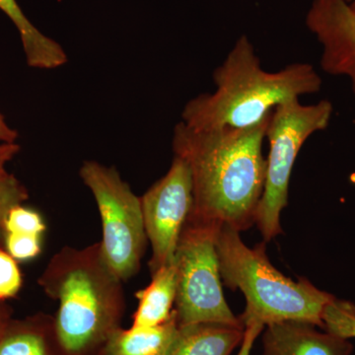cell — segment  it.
Returning <instances> with one entry per match:
<instances>
[{
	"mask_svg": "<svg viewBox=\"0 0 355 355\" xmlns=\"http://www.w3.org/2000/svg\"><path fill=\"white\" fill-rule=\"evenodd\" d=\"M7 253L15 261H29L39 256L42 251V236L6 233Z\"/></svg>",
	"mask_w": 355,
	"mask_h": 355,
	"instance_id": "obj_20",
	"label": "cell"
},
{
	"mask_svg": "<svg viewBox=\"0 0 355 355\" xmlns=\"http://www.w3.org/2000/svg\"><path fill=\"white\" fill-rule=\"evenodd\" d=\"M43 217L38 211L23 205H18L9 210L3 222V232L15 234L42 236L46 231Z\"/></svg>",
	"mask_w": 355,
	"mask_h": 355,
	"instance_id": "obj_17",
	"label": "cell"
},
{
	"mask_svg": "<svg viewBox=\"0 0 355 355\" xmlns=\"http://www.w3.org/2000/svg\"><path fill=\"white\" fill-rule=\"evenodd\" d=\"M349 7L352 9V11L355 12V0H352V1L349 2Z\"/></svg>",
	"mask_w": 355,
	"mask_h": 355,
	"instance_id": "obj_25",
	"label": "cell"
},
{
	"mask_svg": "<svg viewBox=\"0 0 355 355\" xmlns=\"http://www.w3.org/2000/svg\"><path fill=\"white\" fill-rule=\"evenodd\" d=\"M22 284V273L17 261L0 248V301L17 295Z\"/></svg>",
	"mask_w": 355,
	"mask_h": 355,
	"instance_id": "obj_18",
	"label": "cell"
},
{
	"mask_svg": "<svg viewBox=\"0 0 355 355\" xmlns=\"http://www.w3.org/2000/svg\"><path fill=\"white\" fill-rule=\"evenodd\" d=\"M324 330L329 333L355 340V305L336 297L327 305L323 314Z\"/></svg>",
	"mask_w": 355,
	"mask_h": 355,
	"instance_id": "obj_16",
	"label": "cell"
},
{
	"mask_svg": "<svg viewBox=\"0 0 355 355\" xmlns=\"http://www.w3.org/2000/svg\"><path fill=\"white\" fill-rule=\"evenodd\" d=\"M0 355H67L55 334L53 317L37 314L9 322L0 334Z\"/></svg>",
	"mask_w": 355,
	"mask_h": 355,
	"instance_id": "obj_11",
	"label": "cell"
},
{
	"mask_svg": "<svg viewBox=\"0 0 355 355\" xmlns=\"http://www.w3.org/2000/svg\"><path fill=\"white\" fill-rule=\"evenodd\" d=\"M263 329L265 327L258 323H252L245 326L244 338H243L237 355H251L254 343L258 336L263 333Z\"/></svg>",
	"mask_w": 355,
	"mask_h": 355,
	"instance_id": "obj_21",
	"label": "cell"
},
{
	"mask_svg": "<svg viewBox=\"0 0 355 355\" xmlns=\"http://www.w3.org/2000/svg\"><path fill=\"white\" fill-rule=\"evenodd\" d=\"M333 112L328 100L309 106L299 99L291 100L273 110L266 133L270 153L266 158L265 187L254 219L266 242L282 232L280 214L288 202L289 183L298 153L311 135L329 127Z\"/></svg>",
	"mask_w": 355,
	"mask_h": 355,
	"instance_id": "obj_5",
	"label": "cell"
},
{
	"mask_svg": "<svg viewBox=\"0 0 355 355\" xmlns=\"http://www.w3.org/2000/svg\"><path fill=\"white\" fill-rule=\"evenodd\" d=\"M212 77L216 91L198 95L184 106L182 121L188 127L202 130L254 127L282 103L315 94L322 87L321 76L306 62L266 71L246 35L237 40Z\"/></svg>",
	"mask_w": 355,
	"mask_h": 355,
	"instance_id": "obj_2",
	"label": "cell"
},
{
	"mask_svg": "<svg viewBox=\"0 0 355 355\" xmlns=\"http://www.w3.org/2000/svg\"><path fill=\"white\" fill-rule=\"evenodd\" d=\"M263 355H352L350 340L305 322L286 321L266 326Z\"/></svg>",
	"mask_w": 355,
	"mask_h": 355,
	"instance_id": "obj_10",
	"label": "cell"
},
{
	"mask_svg": "<svg viewBox=\"0 0 355 355\" xmlns=\"http://www.w3.org/2000/svg\"><path fill=\"white\" fill-rule=\"evenodd\" d=\"M11 312L6 304L0 301V334L6 329L7 324L11 321Z\"/></svg>",
	"mask_w": 355,
	"mask_h": 355,
	"instance_id": "obj_24",
	"label": "cell"
},
{
	"mask_svg": "<svg viewBox=\"0 0 355 355\" xmlns=\"http://www.w3.org/2000/svg\"><path fill=\"white\" fill-rule=\"evenodd\" d=\"M150 284L137 292V309L132 328L147 329L164 324L172 316L177 297V270L174 261L153 273Z\"/></svg>",
	"mask_w": 355,
	"mask_h": 355,
	"instance_id": "obj_13",
	"label": "cell"
},
{
	"mask_svg": "<svg viewBox=\"0 0 355 355\" xmlns=\"http://www.w3.org/2000/svg\"><path fill=\"white\" fill-rule=\"evenodd\" d=\"M222 226L189 217L174 263L177 297L174 311L179 326L221 324L244 327L229 307L222 291L217 236Z\"/></svg>",
	"mask_w": 355,
	"mask_h": 355,
	"instance_id": "obj_6",
	"label": "cell"
},
{
	"mask_svg": "<svg viewBox=\"0 0 355 355\" xmlns=\"http://www.w3.org/2000/svg\"><path fill=\"white\" fill-rule=\"evenodd\" d=\"M79 176L94 198L102 222L101 252L107 265L121 282L140 268L147 236L141 202L114 167L85 161Z\"/></svg>",
	"mask_w": 355,
	"mask_h": 355,
	"instance_id": "obj_7",
	"label": "cell"
},
{
	"mask_svg": "<svg viewBox=\"0 0 355 355\" xmlns=\"http://www.w3.org/2000/svg\"><path fill=\"white\" fill-rule=\"evenodd\" d=\"M0 10L19 33L28 64L34 69H55L67 64V53L62 46L32 24L16 0H0Z\"/></svg>",
	"mask_w": 355,
	"mask_h": 355,
	"instance_id": "obj_15",
	"label": "cell"
},
{
	"mask_svg": "<svg viewBox=\"0 0 355 355\" xmlns=\"http://www.w3.org/2000/svg\"><path fill=\"white\" fill-rule=\"evenodd\" d=\"M244 327L221 324L179 326L165 355H231L240 347Z\"/></svg>",
	"mask_w": 355,
	"mask_h": 355,
	"instance_id": "obj_12",
	"label": "cell"
},
{
	"mask_svg": "<svg viewBox=\"0 0 355 355\" xmlns=\"http://www.w3.org/2000/svg\"><path fill=\"white\" fill-rule=\"evenodd\" d=\"M179 330L176 313L164 324L147 329H116L96 355H165Z\"/></svg>",
	"mask_w": 355,
	"mask_h": 355,
	"instance_id": "obj_14",
	"label": "cell"
},
{
	"mask_svg": "<svg viewBox=\"0 0 355 355\" xmlns=\"http://www.w3.org/2000/svg\"><path fill=\"white\" fill-rule=\"evenodd\" d=\"M216 247L224 284L233 291L239 289L246 298L239 317L244 328L252 323L266 327L297 321L324 330V311L335 296L320 291L304 277L294 282L282 275L268 260L265 244L252 249L234 229L222 226Z\"/></svg>",
	"mask_w": 355,
	"mask_h": 355,
	"instance_id": "obj_4",
	"label": "cell"
},
{
	"mask_svg": "<svg viewBox=\"0 0 355 355\" xmlns=\"http://www.w3.org/2000/svg\"><path fill=\"white\" fill-rule=\"evenodd\" d=\"M38 284L58 303L53 324L67 355H96L120 328L125 308L123 282L105 261L100 243L62 248L49 261Z\"/></svg>",
	"mask_w": 355,
	"mask_h": 355,
	"instance_id": "obj_3",
	"label": "cell"
},
{
	"mask_svg": "<svg viewBox=\"0 0 355 355\" xmlns=\"http://www.w3.org/2000/svg\"><path fill=\"white\" fill-rule=\"evenodd\" d=\"M17 137V132L7 125L3 116L0 114V141L2 144H14Z\"/></svg>",
	"mask_w": 355,
	"mask_h": 355,
	"instance_id": "obj_23",
	"label": "cell"
},
{
	"mask_svg": "<svg viewBox=\"0 0 355 355\" xmlns=\"http://www.w3.org/2000/svg\"><path fill=\"white\" fill-rule=\"evenodd\" d=\"M306 26L322 46V69L347 77L355 95V12L345 0H313Z\"/></svg>",
	"mask_w": 355,
	"mask_h": 355,
	"instance_id": "obj_9",
	"label": "cell"
},
{
	"mask_svg": "<svg viewBox=\"0 0 355 355\" xmlns=\"http://www.w3.org/2000/svg\"><path fill=\"white\" fill-rule=\"evenodd\" d=\"M268 119L254 127L195 130L178 123L174 156L190 168L193 205L191 216L241 232L254 224L265 187L263 154Z\"/></svg>",
	"mask_w": 355,
	"mask_h": 355,
	"instance_id": "obj_1",
	"label": "cell"
},
{
	"mask_svg": "<svg viewBox=\"0 0 355 355\" xmlns=\"http://www.w3.org/2000/svg\"><path fill=\"white\" fill-rule=\"evenodd\" d=\"M345 1H347L349 3V2L352 1V0H345Z\"/></svg>",
	"mask_w": 355,
	"mask_h": 355,
	"instance_id": "obj_26",
	"label": "cell"
},
{
	"mask_svg": "<svg viewBox=\"0 0 355 355\" xmlns=\"http://www.w3.org/2000/svg\"><path fill=\"white\" fill-rule=\"evenodd\" d=\"M28 198L25 187L13 175L0 180V232H3V222L13 207L22 205Z\"/></svg>",
	"mask_w": 355,
	"mask_h": 355,
	"instance_id": "obj_19",
	"label": "cell"
},
{
	"mask_svg": "<svg viewBox=\"0 0 355 355\" xmlns=\"http://www.w3.org/2000/svg\"><path fill=\"white\" fill-rule=\"evenodd\" d=\"M140 202L147 241L153 249L149 261L153 275L174 261L180 238L193 210V181L183 159L174 156L165 176L140 197Z\"/></svg>",
	"mask_w": 355,
	"mask_h": 355,
	"instance_id": "obj_8",
	"label": "cell"
},
{
	"mask_svg": "<svg viewBox=\"0 0 355 355\" xmlns=\"http://www.w3.org/2000/svg\"><path fill=\"white\" fill-rule=\"evenodd\" d=\"M19 149V146H17L15 142L0 144V180L9 175L6 171V166L18 153Z\"/></svg>",
	"mask_w": 355,
	"mask_h": 355,
	"instance_id": "obj_22",
	"label": "cell"
}]
</instances>
